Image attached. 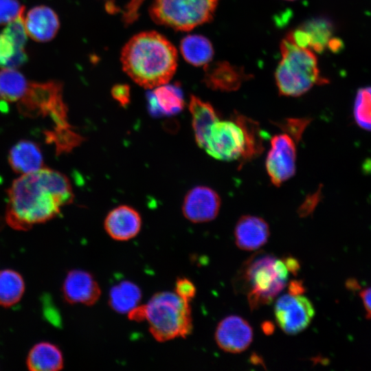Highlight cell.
Instances as JSON below:
<instances>
[{
  "label": "cell",
  "mask_w": 371,
  "mask_h": 371,
  "mask_svg": "<svg viewBox=\"0 0 371 371\" xmlns=\"http://www.w3.org/2000/svg\"><path fill=\"white\" fill-rule=\"evenodd\" d=\"M74 193L67 177L43 168L21 175L8 191L5 220L17 230H27L57 216L60 207L72 202Z\"/></svg>",
  "instance_id": "1"
},
{
  "label": "cell",
  "mask_w": 371,
  "mask_h": 371,
  "mask_svg": "<svg viewBox=\"0 0 371 371\" xmlns=\"http://www.w3.org/2000/svg\"><path fill=\"white\" fill-rule=\"evenodd\" d=\"M177 59L175 46L154 31L133 36L121 52L124 71L134 82L146 89L167 84L175 73Z\"/></svg>",
  "instance_id": "2"
},
{
  "label": "cell",
  "mask_w": 371,
  "mask_h": 371,
  "mask_svg": "<svg viewBox=\"0 0 371 371\" xmlns=\"http://www.w3.org/2000/svg\"><path fill=\"white\" fill-rule=\"evenodd\" d=\"M288 270L284 261L257 253L242 266L235 278V289L247 295L251 310L271 303L284 289Z\"/></svg>",
  "instance_id": "3"
},
{
  "label": "cell",
  "mask_w": 371,
  "mask_h": 371,
  "mask_svg": "<svg viewBox=\"0 0 371 371\" xmlns=\"http://www.w3.org/2000/svg\"><path fill=\"white\" fill-rule=\"evenodd\" d=\"M143 321L152 337L158 342L186 338L192 330L190 302L174 291L155 293L142 305Z\"/></svg>",
  "instance_id": "4"
},
{
  "label": "cell",
  "mask_w": 371,
  "mask_h": 371,
  "mask_svg": "<svg viewBox=\"0 0 371 371\" xmlns=\"http://www.w3.org/2000/svg\"><path fill=\"white\" fill-rule=\"evenodd\" d=\"M280 51L282 58L275 71L280 95L298 97L315 85L328 82L320 74L312 50L300 47L286 37L280 43Z\"/></svg>",
  "instance_id": "5"
},
{
  "label": "cell",
  "mask_w": 371,
  "mask_h": 371,
  "mask_svg": "<svg viewBox=\"0 0 371 371\" xmlns=\"http://www.w3.org/2000/svg\"><path fill=\"white\" fill-rule=\"evenodd\" d=\"M218 0H154L149 12L157 23L190 31L212 20Z\"/></svg>",
  "instance_id": "6"
},
{
  "label": "cell",
  "mask_w": 371,
  "mask_h": 371,
  "mask_svg": "<svg viewBox=\"0 0 371 371\" xmlns=\"http://www.w3.org/2000/svg\"><path fill=\"white\" fill-rule=\"evenodd\" d=\"M60 82H29L24 95L19 100V109L27 115H50L56 129L70 126L67 122V107L63 100Z\"/></svg>",
  "instance_id": "7"
},
{
  "label": "cell",
  "mask_w": 371,
  "mask_h": 371,
  "mask_svg": "<svg viewBox=\"0 0 371 371\" xmlns=\"http://www.w3.org/2000/svg\"><path fill=\"white\" fill-rule=\"evenodd\" d=\"M201 148L216 159L240 161L246 148L244 131L232 118L229 120H219L209 129Z\"/></svg>",
  "instance_id": "8"
},
{
  "label": "cell",
  "mask_w": 371,
  "mask_h": 371,
  "mask_svg": "<svg viewBox=\"0 0 371 371\" xmlns=\"http://www.w3.org/2000/svg\"><path fill=\"white\" fill-rule=\"evenodd\" d=\"M265 167L270 181L280 186L295 173L296 147L295 140L286 133L278 134L271 139Z\"/></svg>",
  "instance_id": "9"
},
{
  "label": "cell",
  "mask_w": 371,
  "mask_h": 371,
  "mask_svg": "<svg viewBox=\"0 0 371 371\" xmlns=\"http://www.w3.org/2000/svg\"><path fill=\"white\" fill-rule=\"evenodd\" d=\"M315 315L311 301L304 296L289 293L278 298L275 317L278 326L286 334L296 335L310 324Z\"/></svg>",
  "instance_id": "10"
},
{
  "label": "cell",
  "mask_w": 371,
  "mask_h": 371,
  "mask_svg": "<svg viewBox=\"0 0 371 371\" xmlns=\"http://www.w3.org/2000/svg\"><path fill=\"white\" fill-rule=\"evenodd\" d=\"M333 26L326 18L308 20L291 31L286 37L295 45L322 53L326 48L337 51L341 47L339 40L333 37Z\"/></svg>",
  "instance_id": "11"
},
{
  "label": "cell",
  "mask_w": 371,
  "mask_h": 371,
  "mask_svg": "<svg viewBox=\"0 0 371 371\" xmlns=\"http://www.w3.org/2000/svg\"><path fill=\"white\" fill-rule=\"evenodd\" d=\"M221 203V198L216 191L207 186H196L186 194L182 212L192 223H205L217 216Z\"/></svg>",
  "instance_id": "12"
},
{
  "label": "cell",
  "mask_w": 371,
  "mask_h": 371,
  "mask_svg": "<svg viewBox=\"0 0 371 371\" xmlns=\"http://www.w3.org/2000/svg\"><path fill=\"white\" fill-rule=\"evenodd\" d=\"M253 340V330L243 318L231 315L221 320L215 331V341L223 350L230 353L245 351Z\"/></svg>",
  "instance_id": "13"
},
{
  "label": "cell",
  "mask_w": 371,
  "mask_h": 371,
  "mask_svg": "<svg viewBox=\"0 0 371 371\" xmlns=\"http://www.w3.org/2000/svg\"><path fill=\"white\" fill-rule=\"evenodd\" d=\"M62 291L67 302L86 306L95 304L102 293L101 288L93 276L82 269H73L67 274Z\"/></svg>",
  "instance_id": "14"
},
{
  "label": "cell",
  "mask_w": 371,
  "mask_h": 371,
  "mask_svg": "<svg viewBox=\"0 0 371 371\" xmlns=\"http://www.w3.org/2000/svg\"><path fill=\"white\" fill-rule=\"evenodd\" d=\"M142 224L141 216L135 209L128 205H119L107 214L104 227L112 239L128 241L139 233Z\"/></svg>",
  "instance_id": "15"
},
{
  "label": "cell",
  "mask_w": 371,
  "mask_h": 371,
  "mask_svg": "<svg viewBox=\"0 0 371 371\" xmlns=\"http://www.w3.org/2000/svg\"><path fill=\"white\" fill-rule=\"evenodd\" d=\"M204 71V83L214 91H236L249 77L243 69L226 61L207 64Z\"/></svg>",
  "instance_id": "16"
},
{
  "label": "cell",
  "mask_w": 371,
  "mask_h": 371,
  "mask_svg": "<svg viewBox=\"0 0 371 371\" xmlns=\"http://www.w3.org/2000/svg\"><path fill=\"white\" fill-rule=\"evenodd\" d=\"M270 234L267 223L262 218L245 215L236 223L234 236L236 245L243 250H256L268 240Z\"/></svg>",
  "instance_id": "17"
},
{
  "label": "cell",
  "mask_w": 371,
  "mask_h": 371,
  "mask_svg": "<svg viewBox=\"0 0 371 371\" xmlns=\"http://www.w3.org/2000/svg\"><path fill=\"white\" fill-rule=\"evenodd\" d=\"M24 25L27 34L38 42L52 40L60 27L56 12L45 5L31 9L24 19Z\"/></svg>",
  "instance_id": "18"
},
{
  "label": "cell",
  "mask_w": 371,
  "mask_h": 371,
  "mask_svg": "<svg viewBox=\"0 0 371 371\" xmlns=\"http://www.w3.org/2000/svg\"><path fill=\"white\" fill-rule=\"evenodd\" d=\"M12 169L21 175L43 168V157L39 146L34 142L22 140L10 150L8 156Z\"/></svg>",
  "instance_id": "19"
},
{
  "label": "cell",
  "mask_w": 371,
  "mask_h": 371,
  "mask_svg": "<svg viewBox=\"0 0 371 371\" xmlns=\"http://www.w3.org/2000/svg\"><path fill=\"white\" fill-rule=\"evenodd\" d=\"M148 96L149 110L154 115H173L184 108L181 89L176 85L158 86Z\"/></svg>",
  "instance_id": "20"
},
{
  "label": "cell",
  "mask_w": 371,
  "mask_h": 371,
  "mask_svg": "<svg viewBox=\"0 0 371 371\" xmlns=\"http://www.w3.org/2000/svg\"><path fill=\"white\" fill-rule=\"evenodd\" d=\"M27 366L32 371H58L63 369L64 359L61 350L54 344L40 342L30 350Z\"/></svg>",
  "instance_id": "21"
},
{
  "label": "cell",
  "mask_w": 371,
  "mask_h": 371,
  "mask_svg": "<svg viewBox=\"0 0 371 371\" xmlns=\"http://www.w3.org/2000/svg\"><path fill=\"white\" fill-rule=\"evenodd\" d=\"M192 125L197 145L201 148L205 136L213 124L221 120L220 115L209 103L192 95L189 102Z\"/></svg>",
  "instance_id": "22"
},
{
  "label": "cell",
  "mask_w": 371,
  "mask_h": 371,
  "mask_svg": "<svg viewBox=\"0 0 371 371\" xmlns=\"http://www.w3.org/2000/svg\"><path fill=\"white\" fill-rule=\"evenodd\" d=\"M231 118L240 125L246 137L245 152L239 161L238 167L241 168L245 163L251 161L262 153L266 135L260 128L259 123L251 118L237 112H234Z\"/></svg>",
  "instance_id": "23"
},
{
  "label": "cell",
  "mask_w": 371,
  "mask_h": 371,
  "mask_svg": "<svg viewBox=\"0 0 371 371\" xmlns=\"http://www.w3.org/2000/svg\"><path fill=\"white\" fill-rule=\"evenodd\" d=\"M142 294L139 287L130 281L113 286L109 294V304L117 313L128 314L140 304Z\"/></svg>",
  "instance_id": "24"
},
{
  "label": "cell",
  "mask_w": 371,
  "mask_h": 371,
  "mask_svg": "<svg viewBox=\"0 0 371 371\" xmlns=\"http://www.w3.org/2000/svg\"><path fill=\"white\" fill-rule=\"evenodd\" d=\"M180 50L184 59L194 66L207 65L214 56L211 42L206 37L198 34L184 37L181 41Z\"/></svg>",
  "instance_id": "25"
},
{
  "label": "cell",
  "mask_w": 371,
  "mask_h": 371,
  "mask_svg": "<svg viewBox=\"0 0 371 371\" xmlns=\"http://www.w3.org/2000/svg\"><path fill=\"white\" fill-rule=\"evenodd\" d=\"M25 291L21 275L12 269L0 271V305L9 307L16 304Z\"/></svg>",
  "instance_id": "26"
},
{
  "label": "cell",
  "mask_w": 371,
  "mask_h": 371,
  "mask_svg": "<svg viewBox=\"0 0 371 371\" xmlns=\"http://www.w3.org/2000/svg\"><path fill=\"white\" fill-rule=\"evenodd\" d=\"M29 82L14 69L5 68L0 71V100L16 102L24 95Z\"/></svg>",
  "instance_id": "27"
},
{
  "label": "cell",
  "mask_w": 371,
  "mask_h": 371,
  "mask_svg": "<svg viewBox=\"0 0 371 371\" xmlns=\"http://www.w3.org/2000/svg\"><path fill=\"white\" fill-rule=\"evenodd\" d=\"M27 60L24 48L19 47L8 34H0V67L14 69Z\"/></svg>",
  "instance_id": "28"
},
{
  "label": "cell",
  "mask_w": 371,
  "mask_h": 371,
  "mask_svg": "<svg viewBox=\"0 0 371 371\" xmlns=\"http://www.w3.org/2000/svg\"><path fill=\"white\" fill-rule=\"evenodd\" d=\"M353 115L359 126L371 131V87L361 88L357 91Z\"/></svg>",
  "instance_id": "29"
},
{
  "label": "cell",
  "mask_w": 371,
  "mask_h": 371,
  "mask_svg": "<svg viewBox=\"0 0 371 371\" xmlns=\"http://www.w3.org/2000/svg\"><path fill=\"white\" fill-rule=\"evenodd\" d=\"M310 118H286L283 121L275 123L284 133L290 135L295 142L301 140L302 134L311 122Z\"/></svg>",
  "instance_id": "30"
},
{
  "label": "cell",
  "mask_w": 371,
  "mask_h": 371,
  "mask_svg": "<svg viewBox=\"0 0 371 371\" xmlns=\"http://www.w3.org/2000/svg\"><path fill=\"white\" fill-rule=\"evenodd\" d=\"M24 9L18 0H0V25L23 15Z\"/></svg>",
  "instance_id": "31"
},
{
  "label": "cell",
  "mask_w": 371,
  "mask_h": 371,
  "mask_svg": "<svg viewBox=\"0 0 371 371\" xmlns=\"http://www.w3.org/2000/svg\"><path fill=\"white\" fill-rule=\"evenodd\" d=\"M174 292L183 300L190 302L196 295V287L189 279L180 278L175 282Z\"/></svg>",
  "instance_id": "32"
},
{
  "label": "cell",
  "mask_w": 371,
  "mask_h": 371,
  "mask_svg": "<svg viewBox=\"0 0 371 371\" xmlns=\"http://www.w3.org/2000/svg\"><path fill=\"white\" fill-rule=\"evenodd\" d=\"M112 97L122 106H126L130 102L131 93L130 87L126 84H117L114 85L111 91Z\"/></svg>",
  "instance_id": "33"
},
{
  "label": "cell",
  "mask_w": 371,
  "mask_h": 371,
  "mask_svg": "<svg viewBox=\"0 0 371 371\" xmlns=\"http://www.w3.org/2000/svg\"><path fill=\"white\" fill-rule=\"evenodd\" d=\"M321 195L320 190L313 194L308 195L298 209L299 215L301 217H306L311 214L318 204Z\"/></svg>",
  "instance_id": "34"
},
{
  "label": "cell",
  "mask_w": 371,
  "mask_h": 371,
  "mask_svg": "<svg viewBox=\"0 0 371 371\" xmlns=\"http://www.w3.org/2000/svg\"><path fill=\"white\" fill-rule=\"evenodd\" d=\"M367 319H371V287L366 288L359 293Z\"/></svg>",
  "instance_id": "35"
},
{
  "label": "cell",
  "mask_w": 371,
  "mask_h": 371,
  "mask_svg": "<svg viewBox=\"0 0 371 371\" xmlns=\"http://www.w3.org/2000/svg\"><path fill=\"white\" fill-rule=\"evenodd\" d=\"M282 260L284 261L288 271L292 273L294 276H296L300 268V263L297 259L292 256H287Z\"/></svg>",
  "instance_id": "36"
},
{
  "label": "cell",
  "mask_w": 371,
  "mask_h": 371,
  "mask_svg": "<svg viewBox=\"0 0 371 371\" xmlns=\"http://www.w3.org/2000/svg\"><path fill=\"white\" fill-rule=\"evenodd\" d=\"M289 293L293 295H300L305 292V287L300 280L291 281L288 286Z\"/></svg>",
  "instance_id": "37"
},
{
  "label": "cell",
  "mask_w": 371,
  "mask_h": 371,
  "mask_svg": "<svg viewBox=\"0 0 371 371\" xmlns=\"http://www.w3.org/2000/svg\"><path fill=\"white\" fill-rule=\"evenodd\" d=\"M262 328L263 330V332L267 335H270L271 333H272L274 330L273 325L270 322L263 323Z\"/></svg>",
  "instance_id": "38"
},
{
  "label": "cell",
  "mask_w": 371,
  "mask_h": 371,
  "mask_svg": "<svg viewBox=\"0 0 371 371\" xmlns=\"http://www.w3.org/2000/svg\"><path fill=\"white\" fill-rule=\"evenodd\" d=\"M287 1H293V0H287Z\"/></svg>",
  "instance_id": "39"
}]
</instances>
